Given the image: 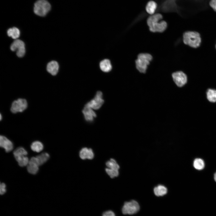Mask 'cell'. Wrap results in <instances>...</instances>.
<instances>
[{"label": "cell", "instance_id": "obj_1", "mask_svg": "<svg viewBox=\"0 0 216 216\" xmlns=\"http://www.w3.org/2000/svg\"><path fill=\"white\" fill-rule=\"evenodd\" d=\"M163 17V15L158 12L149 16L146 21L150 31L162 32L166 30L167 24L166 21L162 20Z\"/></svg>", "mask_w": 216, "mask_h": 216}, {"label": "cell", "instance_id": "obj_2", "mask_svg": "<svg viewBox=\"0 0 216 216\" xmlns=\"http://www.w3.org/2000/svg\"><path fill=\"white\" fill-rule=\"evenodd\" d=\"M152 59L151 55L148 53H141L137 56L135 61L136 67L140 73L146 72L148 67Z\"/></svg>", "mask_w": 216, "mask_h": 216}, {"label": "cell", "instance_id": "obj_3", "mask_svg": "<svg viewBox=\"0 0 216 216\" xmlns=\"http://www.w3.org/2000/svg\"><path fill=\"white\" fill-rule=\"evenodd\" d=\"M184 44L193 48H197L200 45L201 39L199 34L195 32L188 31L183 35Z\"/></svg>", "mask_w": 216, "mask_h": 216}, {"label": "cell", "instance_id": "obj_4", "mask_svg": "<svg viewBox=\"0 0 216 216\" xmlns=\"http://www.w3.org/2000/svg\"><path fill=\"white\" fill-rule=\"evenodd\" d=\"M51 8V5L47 0H38L34 4V11L38 16H44L49 12Z\"/></svg>", "mask_w": 216, "mask_h": 216}, {"label": "cell", "instance_id": "obj_5", "mask_svg": "<svg viewBox=\"0 0 216 216\" xmlns=\"http://www.w3.org/2000/svg\"><path fill=\"white\" fill-rule=\"evenodd\" d=\"M140 208V206L137 202L134 200H132L124 202L122 212L124 214H133L137 212Z\"/></svg>", "mask_w": 216, "mask_h": 216}, {"label": "cell", "instance_id": "obj_6", "mask_svg": "<svg viewBox=\"0 0 216 216\" xmlns=\"http://www.w3.org/2000/svg\"><path fill=\"white\" fill-rule=\"evenodd\" d=\"M104 102L103 93L101 92L98 91L96 92L94 98L86 104L94 110H98L101 108Z\"/></svg>", "mask_w": 216, "mask_h": 216}, {"label": "cell", "instance_id": "obj_7", "mask_svg": "<svg viewBox=\"0 0 216 216\" xmlns=\"http://www.w3.org/2000/svg\"><path fill=\"white\" fill-rule=\"evenodd\" d=\"M10 48L12 51H16V54L18 57H22L25 53V44L20 39H16L11 45Z\"/></svg>", "mask_w": 216, "mask_h": 216}, {"label": "cell", "instance_id": "obj_8", "mask_svg": "<svg viewBox=\"0 0 216 216\" xmlns=\"http://www.w3.org/2000/svg\"><path fill=\"white\" fill-rule=\"evenodd\" d=\"M27 106V102L26 100L19 98L13 102L10 110L13 113L22 112L26 109Z\"/></svg>", "mask_w": 216, "mask_h": 216}, {"label": "cell", "instance_id": "obj_9", "mask_svg": "<svg viewBox=\"0 0 216 216\" xmlns=\"http://www.w3.org/2000/svg\"><path fill=\"white\" fill-rule=\"evenodd\" d=\"M172 77L175 83L179 87L183 86L187 82V76L182 71H179L173 73Z\"/></svg>", "mask_w": 216, "mask_h": 216}, {"label": "cell", "instance_id": "obj_10", "mask_svg": "<svg viewBox=\"0 0 216 216\" xmlns=\"http://www.w3.org/2000/svg\"><path fill=\"white\" fill-rule=\"evenodd\" d=\"M82 113L85 120L89 122H93L97 116L94 110L86 104L85 105L82 110Z\"/></svg>", "mask_w": 216, "mask_h": 216}, {"label": "cell", "instance_id": "obj_11", "mask_svg": "<svg viewBox=\"0 0 216 216\" xmlns=\"http://www.w3.org/2000/svg\"><path fill=\"white\" fill-rule=\"evenodd\" d=\"M40 166L38 160L36 157H32L29 160L27 166V170L28 172L32 174H36L39 170Z\"/></svg>", "mask_w": 216, "mask_h": 216}, {"label": "cell", "instance_id": "obj_12", "mask_svg": "<svg viewBox=\"0 0 216 216\" xmlns=\"http://www.w3.org/2000/svg\"><path fill=\"white\" fill-rule=\"evenodd\" d=\"M0 146L4 148L6 152L11 151L14 147L12 142L6 137L3 135L0 136Z\"/></svg>", "mask_w": 216, "mask_h": 216}, {"label": "cell", "instance_id": "obj_13", "mask_svg": "<svg viewBox=\"0 0 216 216\" xmlns=\"http://www.w3.org/2000/svg\"><path fill=\"white\" fill-rule=\"evenodd\" d=\"M80 158L83 160L86 159H92L94 157V154L92 149L87 148H82L79 153Z\"/></svg>", "mask_w": 216, "mask_h": 216}, {"label": "cell", "instance_id": "obj_14", "mask_svg": "<svg viewBox=\"0 0 216 216\" xmlns=\"http://www.w3.org/2000/svg\"><path fill=\"white\" fill-rule=\"evenodd\" d=\"M158 6V4L156 2L153 0L149 1L146 5V11L150 15L154 14L156 13Z\"/></svg>", "mask_w": 216, "mask_h": 216}, {"label": "cell", "instance_id": "obj_15", "mask_svg": "<svg viewBox=\"0 0 216 216\" xmlns=\"http://www.w3.org/2000/svg\"><path fill=\"white\" fill-rule=\"evenodd\" d=\"M47 71L53 76L56 75L58 73L59 69V65L58 62L55 61L49 62L46 67Z\"/></svg>", "mask_w": 216, "mask_h": 216}, {"label": "cell", "instance_id": "obj_16", "mask_svg": "<svg viewBox=\"0 0 216 216\" xmlns=\"http://www.w3.org/2000/svg\"><path fill=\"white\" fill-rule=\"evenodd\" d=\"M154 192L157 196H162L166 194L167 189L164 186L160 184L154 188Z\"/></svg>", "mask_w": 216, "mask_h": 216}, {"label": "cell", "instance_id": "obj_17", "mask_svg": "<svg viewBox=\"0 0 216 216\" xmlns=\"http://www.w3.org/2000/svg\"><path fill=\"white\" fill-rule=\"evenodd\" d=\"M100 67L102 71L106 72L110 71L112 68L110 61L107 59L102 61L100 63Z\"/></svg>", "mask_w": 216, "mask_h": 216}, {"label": "cell", "instance_id": "obj_18", "mask_svg": "<svg viewBox=\"0 0 216 216\" xmlns=\"http://www.w3.org/2000/svg\"><path fill=\"white\" fill-rule=\"evenodd\" d=\"M7 34L9 37L16 40L20 37V32L17 28L14 27L10 28L8 30Z\"/></svg>", "mask_w": 216, "mask_h": 216}, {"label": "cell", "instance_id": "obj_19", "mask_svg": "<svg viewBox=\"0 0 216 216\" xmlns=\"http://www.w3.org/2000/svg\"><path fill=\"white\" fill-rule=\"evenodd\" d=\"M30 147L31 149L34 152H39L43 150L44 146L41 142L36 141L32 143Z\"/></svg>", "mask_w": 216, "mask_h": 216}, {"label": "cell", "instance_id": "obj_20", "mask_svg": "<svg viewBox=\"0 0 216 216\" xmlns=\"http://www.w3.org/2000/svg\"><path fill=\"white\" fill-rule=\"evenodd\" d=\"M15 158L19 165L21 167L26 166L28 164L29 160L28 158L26 156H19L16 157Z\"/></svg>", "mask_w": 216, "mask_h": 216}, {"label": "cell", "instance_id": "obj_21", "mask_svg": "<svg viewBox=\"0 0 216 216\" xmlns=\"http://www.w3.org/2000/svg\"><path fill=\"white\" fill-rule=\"evenodd\" d=\"M39 162L40 166L46 163L49 159L50 156L47 152H44L36 157Z\"/></svg>", "mask_w": 216, "mask_h": 216}, {"label": "cell", "instance_id": "obj_22", "mask_svg": "<svg viewBox=\"0 0 216 216\" xmlns=\"http://www.w3.org/2000/svg\"><path fill=\"white\" fill-rule=\"evenodd\" d=\"M193 166L194 168L197 170H202L204 168L205 166L204 162L201 158H196L194 161Z\"/></svg>", "mask_w": 216, "mask_h": 216}, {"label": "cell", "instance_id": "obj_23", "mask_svg": "<svg viewBox=\"0 0 216 216\" xmlns=\"http://www.w3.org/2000/svg\"><path fill=\"white\" fill-rule=\"evenodd\" d=\"M207 97L208 100L211 102H216V90L209 89L207 92Z\"/></svg>", "mask_w": 216, "mask_h": 216}, {"label": "cell", "instance_id": "obj_24", "mask_svg": "<svg viewBox=\"0 0 216 216\" xmlns=\"http://www.w3.org/2000/svg\"><path fill=\"white\" fill-rule=\"evenodd\" d=\"M106 165L107 168L118 170L119 169V166L115 160L111 158L106 163Z\"/></svg>", "mask_w": 216, "mask_h": 216}, {"label": "cell", "instance_id": "obj_25", "mask_svg": "<svg viewBox=\"0 0 216 216\" xmlns=\"http://www.w3.org/2000/svg\"><path fill=\"white\" fill-rule=\"evenodd\" d=\"M28 152L27 151L22 147H18L13 152L14 158L22 155L26 156Z\"/></svg>", "mask_w": 216, "mask_h": 216}, {"label": "cell", "instance_id": "obj_26", "mask_svg": "<svg viewBox=\"0 0 216 216\" xmlns=\"http://www.w3.org/2000/svg\"><path fill=\"white\" fill-rule=\"evenodd\" d=\"M105 171L108 175L112 178L118 176L119 175L118 170L107 168H106Z\"/></svg>", "mask_w": 216, "mask_h": 216}, {"label": "cell", "instance_id": "obj_27", "mask_svg": "<svg viewBox=\"0 0 216 216\" xmlns=\"http://www.w3.org/2000/svg\"><path fill=\"white\" fill-rule=\"evenodd\" d=\"M6 185L4 183H0V193L1 195L4 194L6 192Z\"/></svg>", "mask_w": 216, "mask_h": 216}, {"label": "cell", "instance_id": "obj_28", "mask_svg": "<svg viewBox=\"0 0 216 216\" xmlns=\"http://www.w3.org/2000/svg\"><path fill=\"white\" fill-rule=\"evenodd\" d=\"M209 5L212 9L216 12V0H210Z\"/></svg>", "mask_w": 216, "mask_h": 216}, {"label": "cell", "instance_id": "obj_29", "mask_svg": "<svg viewBox=\"0 0 216 216\" xmlns=\"http://www.w3.org/2000/svg\"><path fill=\"white\" fill-rule=\"evenodd\" d=\"M102 216H116L114 212L111 210L106 211L103 213Z\"/></svg>", "mask_w": 216, "mask_h": 216}, {"label": "cell", "instance_id": "obj_30", "mask_svg": "<svg viewBox=\"0 0 216 216\" xmlns=\"http://www.w3.org/2000/svg\"><path fill=\"white\" fill-rule=\"evenodd\" d=\"M214 178L215 181L216 182V172L214 174Z\"/></svg>", "mask_w": 216, "mask_h": 216}, {"label": "cell", "instance_id": "obj_31", "mask_svg": "<svg viewBox=\"0 0 216 216\" xmlns=\"http://www.w3.org/2000/svg\"><path fill=\"white\" fill-rule=\"evenodd\" d=\"M1 119H2V115L1 114L0 115V119L1 120Z\"/></svg>", "mask_w": 216, "mask_h": 216}, {"label": "cell", "instance_id": "obj_32", "mask_svg": "<svg viewBox=\"0 0 216 216\" xmlns=\"http://www.w3.org/2000/svg\"></svg>", "mask_w": 216, "mask_h": 216}]
</instances>
